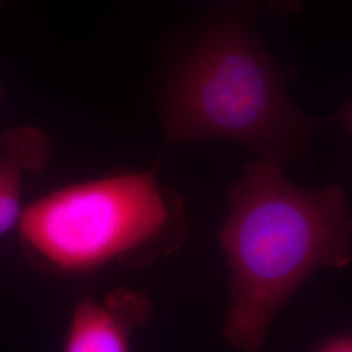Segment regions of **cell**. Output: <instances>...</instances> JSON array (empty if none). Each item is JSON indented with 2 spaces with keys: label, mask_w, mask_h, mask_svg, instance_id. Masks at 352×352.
<instances>
[{
  "label": "cell",
  "mask_w": 352,
  "mask_h": 352,
  "mask_svg": "<svg viewBox=\"0 0 352 352\" xmlns=\"http://www.w3.org/2000/svg\"><path fill=\"white\" fill-rule=\"evenodd\" d=\"M17 232L34 270L80 277L154 264L184 244L188 226L182 197L154 166L52 189L26 205Z\"/></svg>",
  "instance_id": "3957f363"
},
{
  "label": "cell",
  "mask_w": 352,
  "mask_h": 352,
  "mask_svg": "<svg viewBox=\"0 0 352 352\" xmlns=\"http://www.w3.org/2000/svg\"><path fill=\"white\" fill-rule=\"evenodd\" d=\"M167 142L236 141L261 161H302L318 123L294 106L287 76L243 26L206 29L182 56L162 90Z\"/></svg>",
  "instance_id": "7a4b0ae2"
},
{
  "label": "cell",
  "mask_w": 352,
  "mask_h": 352,
  "mask_svg": "<svg viewBox=\"0 0 352 352\" xmlns=\"http://www.w3.org/2000/svg\"><path fill=\"white\" fill-rule=\"evenodd\" d=\"M0 98H1V88H0Z\"/></svg>",
  "instance_id": "9c48e42d"
},
{
  "label": "cell",
  "mask_w": 352,
  "mask_h": 352,
  "mask_svg": "<svg viewBox=\"0 0 352 352\" xmlns=\"http://www.w3.org/2000/svg\"><path fill=\"white\" fill-rule=\"evenodd\" d=\"M153 314L149 296L118 289L102 299L84 296L76 302L62 352H131L135 333Z\"/></svg>",
  "instance_id": "277c9868"
},
{
  "label": "cell",
  "mask_w": 352,
  "mask_h": 352,
  "mask_svg": "<svg viewBox=\"0 0 352 352\" xmlns=\"http://www.w3.org/2000/svg\"><path fill=\"white\" fill-rule=\"evenodd\" d=\"M219 243L231 289L222 336L240 351L258 352L308 278L351 264L352 213L340 184L302 188L282 166L258 161L230 187Z\"/></svg>",
  "instance_id": "6da1fadb"
},
{
  "label": "cell",
  "mask_w": 352,
  "mask_h": 352,
  "mask_svg": "<svg viewBox=\"0 0 352 352\" xmlns=\"http://www.w3.org/2000/svg\"><path fill=\"white\" fill-rule=\"evenodd\" d=\"M331 120L346 126L352 135V100L340 111L331 116Z\"/></svg>",
  "instance_id": "52a82bcc"
},
{
  "label": "cell",
  "mask_w": 352,
  "mask_h": 352,
  "mask_svg": "<svg viewBox=\"0 0 352 352\" xmlns=\"http://www.w3.org/2000/svg\"><path fill=\"white\" fill-rule=\"evenodd\" d=\"M3 1H4V0H0V6H1V3H3Z\"/></svg>",
  "instance_id": "30bf717a"
},
{
  "label": "cell",
  "mask_w": 352,
  "mask_h": 352,
  "mask_svg": "<svg viewBox=\"0 0 352 352\" xmlns=\"http://www.w3.org/2000/svg\"><path fill=\"white\" fill-rule=\"evenodd\" d=\"M266 3L270 6V8L280 12H294L298 7L295 0H266Z\"/></svg>",
  "instance_id": "ba28073f"
},
{
  "label": "cell",
  "mask_w": 352,
  "mask_h": 352,
  "mask_svg": "<svg viewBox=\"0 0 352 352\" xmlns=\"http://www.w3.org/2000/svg\"><path fill=\"white\" fill-rule=\"evenodd\" d=\"M50 157L51 140L41 128L16 126L0 136V238L17 230L26 177L45 170Z\"/></svg>",
  "instance_id": "5b68a950"
},
{
  "label": "cell",
  "mask_w": 352,
  "mask_h": 352,
  "mask_svg": "<svg viewBox=\"0 0 352 352\" xmlns=\"http://www.w3.org/2000/svg\"><path fill=\"white\" fill-rule=\"evenodd\" d=\"M317 352H352V327L327 340Z\"/></svg>",
  "instance_id": "8992f818"
}]
</instances>
